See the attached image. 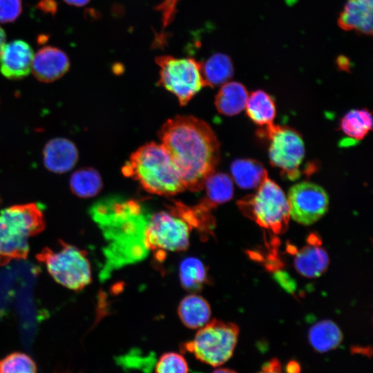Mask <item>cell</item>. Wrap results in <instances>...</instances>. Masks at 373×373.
Listing matches in <instances>:
<instances>
[{"instance_id": "1", "label": "cell", "mask_w": 373, "mask_h": 373, "mask_svg": "<svg viewBox=\"0 0 373 373\" xmlns=\"http://www.w3.org/2000/svg\"><path fill=\"white\" fill-rule=\"evenodd\" d=\"M159 137L185 189H203L220 156L219 142L211 126L193 116L178 115L163 124Z\"/></svg>"}, {"instance_id": "2", "label": "cell", "mask_w": 373, "mask_h": 373, "mask_svg": "<svg viewBox=\"0 0 373 373\" xmlns=\"http://www.w3.org/2000/svg\"><path fill=\"white\" fill-rule=\"evenodd\" d=\"M89 211L107 242L102 278L113 269L146 257L149 250L144 233L150 216L140 202L120 196L107 197L93 204Z\"/></svg>"}, {"instance_id": "3", "label": "cell", "mask_w": 373, "mask_h": 373, "mask_svg": "<svg viewBox=\"0 0 373 373\" xmlns=\"http://www.w3.org/2000/svg\"><path fill=\"white\" fill-rule=\"evenodd\" d=\"M122 173L137 181L151 193L171 196L186 189L164 147L153 142L132 153Z\"/></svg>"}, {"instance_id": "4", "label": "cell", "mask_w": 373, "mask_h": 373, "mask_svg": "<svg viewBox=\"0 0 373 373\" xmlns=\"http://www.w3.org/2000/svg\"><path fill=\"white\" fill-rule=\"evenodd\" d=\"M45 227L44 214L37 203L18 204L0 212V265L24 259L29 251L28 239Z\"/></svg>"}, {"instance_id": "5", "label": "cell", "mask_w": 373, "mask_h": 373, "mask_svg": "<svg viewBox=\"0 0 373 373\" xmlns=\"http://www.w3.org/2000/svg\"><path fill=\"white\" fill-rule=\"evenodd\" d=\"M241 211L260 227L275 233L285 231L289 220L288 201L282 189L268 176L256 193L238 202Z\"/></svg>"}, {"instance_id": "6", "label": "cell", "mask_w": 373, "mask_h": 373, "mask_svg": "<svg viewBox=\"0 0 373 373\" xmlns=\"http://www.w3.org/2000/svg\"><path fill=\"white\" fill-rule=\"evenodd\" d=\"M238 333L235 324L213 320L200 327L194 338L185 342L181 349L204 363L219 366L233 355Z\"/></svg>"}, {"instance_id": "7", "label": "cell", "mask_w": 373, "mask_h": 373, "mask_svg": "<svg viewBox=\"0 0 373 373\" xmlns=\"http://www.w3.org/2000/svg\"><path fill=\"white\" fill-rule=\"evenodd\" d=\"M51 276L61 285L80 290L91 282V268L86 253L61 242L56 249L45 248L37 255Z\"/></svg>"}, {"instance_id": "8", "label": "cell", "mask_w": 373, "mask_h": 373, "mask_svg": "<svg viewBox=\"0 0 373 373\" xmlns=\"http://www.w3.org/2000/svg\"><path fill=\"white\" fill-rule=\"evenodd\" d=\"M155 61L160 68L158 84L175 95L180 105H186L205 86L200 62L194 59L163 55Z\"/></svg>"}, {"instance_id": "9", "label": "cell", "mask_w": 373, "mask_h": 373, "mask_svg": "<svg viewBox=\"0 0 373 373\" xmlns=\"http://www.w3.org/2000/svg\"><path fill=\"white\" fill-rule=\"evenodd\" d=\"M269 140V157L271 164L278 168L282 174L291 180L300 175V166L305 157L304 143L301 136L294 129L272 124L259 131Z\"/></svg>"}, {"instance_id": "10", "label": "cell", "mask_w": 373, "mask_h": 373, "mask_svg": "<svg viewBox=\"0 0 373 373\" xmlns=\"http://www.w3.org/2000/svg\"><path fill=\"white\" fill-rule=\"evenodd\" d=\"M191 229L171 208L169 211H160L149 218L144 233L145 243L149 250L184 251L189 245Z\"/></svg>"}, {"instance_id": "11", "label": "cell", "mask_w": 373, "mask_h": 373, "mask_svg": "<svg viewBox=\"0 0 373 373\" xmlns=\"http://www.w3.org/2000/svg\"><path fill=\"white\" fill-rule=\"evenodd\" d=\"M287 198L289 216L304 225L312 224L321 219L329 206V198L325 189L309 182L293 185Z\"/></svg>"}, {"instance_id": "12", "label": "cell", "mask_w": 373, "mask_h": 373, "mask_svg": "<svg viewBox=\"0 0 373 373\" xmlns=\"http://www.w3.org/2000/svg\"><path fill=\"white\" fill-rule=\"evenodd\" d=\"M33 51L28 43L15 40L4 44L0 52V71L10 79H19L31 71Z\"/></svg>"}, {"instance_id": "13", "label": "cell", "mask_w": 373, "mask_h": 373, "mask_svg": "<svg viewBox=\"0 0 373 373\" xmlns=\"http://www.w3.org/2000/svg\"><path fill=\"white\" fill-rule=\"evenodd\" d=\"M67 55L59 48L46 46L33 56L31 71L40 82H51L61 77L69 69Z\"/></svg>"}, {"instance_id": "14", "label": "cell", "mask_w": 373, "mask_h": 373, "mask_svg": "<svg viewBox=\"0 0 373 373\" xmlns=\"http://www.w3.org/2000/svg\"><path fill=\"white\" fill-rule=\"evenodd\" d=\"M78 160L77 149L73 142L57 137L50 140L43 151L45 166L51 172L64 173L71 170Z\"/></svg>"}, {"instance_id": "15", "label": "cell", "mask_w": 373, "mask_h": 373, "mask_svg": "<svg viewBox=\"0 0 373 373\" xmlns=\"http://www.w3.org/2000/svg\"><path fill=\"white\" fill-rule=\"evenodd\" d=\"M373 0H347L338 23L344 30H355L372 35L373 28Z\"/></svg>"}, {"instance_id": "16", "label": "cell", "mask_w": 373, "mask_h": 373, "mask_svg": "<svg viewBox=\"0 0 373 373\" xmlns=\"http://www.w3.org/2000/svg\"><path fill=\"white\" fill-rule=\"evenodd\" d=\"M211 307L202 296L192 293L184 297L178 307V314L183 325L191 329L200 328L211 316Z\"/></svg>"}, {"instance_id": "17", "label": "cell", "mask_w": 373, "mask_h": 373, "mask_svg": "<svg viewBox=\"0 0 373 373\" xmlns=\"http://www.w3.org/2000/svg\"><path fill=\"white\" fill-rule=\"evenodd\" d=\"M329 258L327 252L318 244L310 243L298 251L294 258L297 271L303 276L315 278L327 268Z\"/></svg>"}, {"instance_id": "18", "label": "cell", "mask_w": 373, "mask_h": 373, "mask_svg": "<svg viewBox=\"0 0 373 373\" xmlns=\"http://www.w3.org/2000/svg\"><path fill=\"white\" fill-rule=\"evenodd\" d=\"M248 96L247 89L242 84L226 82L216 96L215 105L220 113L233 116L245 108Z\"/></svg>"}, {"instance_id": "19", "label": "cell", "mask_w": 373, "mask_h": 373, "mask_svg": "<svg viewBox=\"0 0 373 373\" xmlns=\"http://www.w3.org/2000/svg\"><path fill=\"white\" fill-rule=\"evenodd\" d=\"M202 75L205 86L222 85L232 77L233 66L230 57L218 52L200 63Z\"/></svg>"}, {"instance_id": "20", "label": "cell", "mask_w": 373, "mask_h": 373, "mask_svg": "<svg viewBox=\"0 0 373 373\" xmlns=\"http://www.w3.org/2000/svg\"><path fill=\"white\" fill-rule=\"evenodd\" d=\"M233 180L245 189L257 188L267 177L264 166L258 161L249 159L235 160L231 166Z\"/></svg>"}, {"instance_id": "21", "label": "cell", "mask_w": 373, "mask_h": 373, "mask_svg": "<svg viewBox=\"0 0 373 373\" xmlns=\"http://www.w3.org/2000/svg\"><path fill=\"white\" fill-rule=\"evenodd\" d=\"M249 117L256 124L267 127L273 124L276 116V106L271 97L263 90L253 92L246 104Z\"/></svg>"}, {"instance_id": "22", "label": "cell", "mask_w": 373, "mask_h": 373, "mask_svg": "<svg viewBox=\"0 0 373 373\" xmlns=\"http://www.w3.org/2000/svg\"><path fill=\"white\" fill-rule=\"evenodd\" d=\"M308 338L314 350L318 352H326L341 344L343 334L336 323L325 320L316 323L310 328Z\"/></svg>"}, {"instance_id": "23", "label": "cell", "mask_w": 373, "mask_h": 373, "mask_svg": "<svg viewBox=\"0 0 373 373\" xmlns=\"http://www.w3.org/2000/svg\"><path fill=\"white\" fill-rule=\"evenodd\" d=\"M203 189H205V197L201 202L211 209L230 200L233 195V181L224 173H211Z\"/></svg>"}, {"instance_id": "24", "label": "cell", "mask_w": 373, "mask_h": 373, "mask_svg": "<svg viewBox=\"0 0 373 373\" xmlns=\"http://www.w3.org/2000/svg\"><path fill=\"white\" fill-rule=\"evenodd\" d=\"M207 267L200 259L189 257L181 262L179 277L184 289L191 293L199 291L207 283Z\"/></svg>"}, {"instance_id": "25", "label": "cell", "mask_w": 373, "mask_h": 373, "mask_svg": "<svg viewBox=\"0 0 373 373\" xmlns=\"http://www.w3.org/2000/svg\"><path fill=\"white\" fill-rule=\"evenodd\" d=\"M69 184L72 192L82 198L93 197L102 189L100 174L90 167L82 168L74 172Z\"/></svg>"}, {"instance_id": "26", "label": "cell", "mask_w": 373, "mask_h": 373, "mask_svg": "<svg viewBox=\"0 0 373 373\" xmlns=\"http://www.w3.org/2000/svg\"><path fill=\"white\" fill-rule=\"evenodd\" d=\"M372 126V116L367 109L350 111L342 118L340 125L341 131L354 141L364 138Z\"/></svg>"}, {"instance_id": "27", "label": "cell", "mask_w": 373, "mask_h": 373, "mask_svg": "<svg viewBox=\"0 0 373 373\" xmlns=\"http://www.w3.org/2000/svg\"><path fill=\"white\" fill-rule=\"evenodd\" d=\"M0 373H37V367L30 356L15 352L0 360Z\"/></svg>"}, {"instance_id": "28", "label": "cell", "mask_w": 373, "mask_h": 373, "mask_svg": "<svg viewBox=\"0 0 373 373\" xmlns=\"http://www.w3.org/2000/svg\"><path fill=\"white\" fill-rule=\"evenodd\" d=\"M155 373H188V363L184 357L177 352H166L160 356L155 368Z\"/></svg>"}, {"instance_id": "29", "label": "cell", "mask_w": 373, "mask_h": 373, "mask_svg": "<svg viewBox=\"0 0 373 373\" xmlns=\"http://www.w3.org/2000/svg\"><path fill=\"white\" fill-rule=\"evenodd\" d=\"M21 12V0H0V22H12L19 17Z\"/></svg>"}, {"instance_id": "30", "label": "cell", "mask_w": 373, "mask_h": 373, "mask_svg": "<svg viewBox=\"0 0 373 373\" xmlns=\"http://www.w3.org/2000/svg\"><path fill=\"white\" fill-rule=\"evenodd\" d=\"M258 373H281L280 364L277 359H272L262 365V371Z\"/></svg>"}, {"instance_id": "31", "label": "cell", "mask_w": 373, "mask_h": 373, "mask_svg": "<svg viewBox=\"0 0 373 373\" xmlns=\"http://www.w3.org/2000/svg\"><path fill=\"white\" fill-rule=\"evenodd\" d=\"M300 371V367L299 364L294 361H290L286 366L287 373H299Z\"/></svg>"}, {"instance_id": "32", "label": "cell", "mask_w": 373, "mask_h": 373, "mask_svg": "<svg viewBox=\"0 0 373 373\" xmlns=\"http://www.w3.org/2000/svg\"><path fill=\"white\" fill-rule=\"evenodd\" d=\"M47 3L48 4L46 3V0H42L40 3L41 8H44L47 11H55L56 6L55 5H53V1L52 0H47Z\"/></svg>"}, {"instance_id": "33", "label": "cell", "mask_w": 373, "mask_h": 373, "mask_svg": "<svg viewBox=\"0 0 373 373\" xmlns=\"http://www.w3.org/2000/svg\"><path fill=\"white\" fill-rule=\"evenodd\" d=\"M67 3L76 6H83L87 4L90 0H64Z\"/></svg>"}, {"instance_id": "34", "label": "cell", "mask_w": 373, "mask_h": 373, "mask_svg": "<svg viewBox=\"0 0 373 373\" xmlns=\"http://www.w3.org/2000/svg\"><path fill=\"white\" fill-rule=\"evenodd\" d=\"M5 41H6V34L0 26V52L3 46L5 44Z\"/></svg>"}, {"instance_id": "35", "label": "cell", "mask_w": 373, "mask_h": 373, "mask_svg": "<svg viewBox=\"0 0 373 373\" xmlns=\"http://www.w3.org/2000/svg\"><path fill=\"white\" fill-rule=\"evenodd\" d=\"M212 373H236L235 371L227 368H219L213 371Z\"/></svg>"}, {"instance_id": "36", "label": "cell", "mask_w": 373, "mask_h": 373, "mask_svg": "<svg viewBox=\"0 0 373 373\" xmlns=\"http://www.w3.org/2000/svg\"><path fill=\"white\" fill-rule=\"evenodd\" d=\"M53 373H73V372L68 370H59L54 371Z\"/></svg>"}, {"instance_id": "37", "label": "cell", "mask_w": 373, "mask_h": 373, "mask_svg": "<svg viewBox=\"0 0 373 373\" xmlns=\"http://www.w3.org/2000/svg\"><path fill=\"white\" fill-rule=\"evenodd\" d=\"M194 373H198V372H194Z\"/></svg>"}]
</instances>
